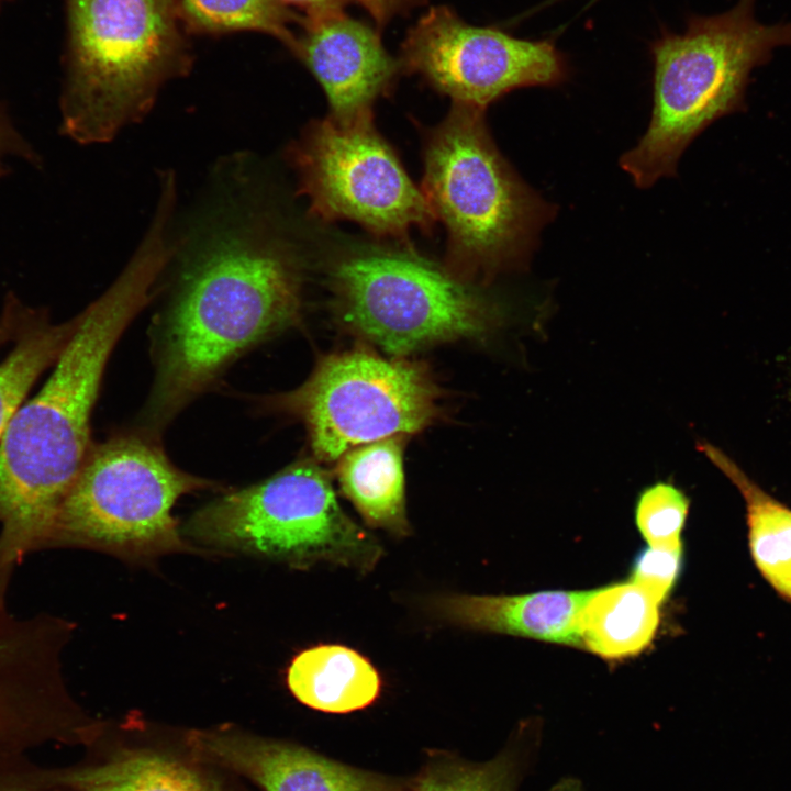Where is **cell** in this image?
<instances>
[{"label":"cell","instance_id":"6da1fadb","mask_svg":"<svg viewBox=\"0 0 791 791\" xmlns=\"http://www.w3.org/2000/svg\"><path fill=\"white\" fill-rule=\"evenodd\" d=\"M209 229L153 325L155 377L141 431L156 438L234 360L300 315L299 266L254 212Z\"/></svg>","mask_w":791,"mask_h":791},{"label":"cell","instance_id":"7a4b0ae2","mask_svg":"<svg viewBox=\"0 0 791 791\" xmlns=\"http://www.w3.org/2000/svg\"><path fill=\"white\" fill-rule=\"evenodd\" d=\"M168 261L159 241H142L115 281L77 316L53 372L7 427L0 441V581L44 546L90 450V417L110 355Z\"/></svg>","mask_w":791,"mask_h":791},{"label":"cell","instance_id":"3957f363","mask_svg":"<svg viewBox=\"0 0 791 791\" xmlns=\"http://www.w3.org/2000/svg\"><path fill=\"white\" fill-rule=\"evenodd\" d=\"M69 43L62 132L80 144L111 141L140 121L189 52L176 0H67Z\"/></svg>","mask_w":791,"mask_h":791},{"label":"cell","instance_id":"277c9868","mask_svg":"<svg viewBox=\"0 0 791 791\" xmlns=\"http://www.w3.org/2000/svg\"><path fill=\"white\" fill-rule=\"evenodd\" d=\"M754 2L738 0L724 13L692 18L684 32L666 33L651 43V119L620 159L636 187L646 189L673 176L690 142L743 105L750 71L775 48L791 45V24L760 23Z\"/></svg>","mask_w":791,"mask_h":791},{"label":"cell","instance_id":"5b68a950","mask_svg":"<svg viewBox=\"0 0 791 791\" xmlns=\"http://www.w3.org/2000/svg\"><path fill=\"white\" fill-rule=\"evenodd\" d=\"M422 191L447 229L452 263L471 276L526 264L555 214L499 153L483 110L463 104L430 135Z\"/></svg>","mask_w":791,"mask_h":791},{"label":"cell","instance_id":"8992f818","mask_svg":"<svg viewBox=\"0 0 791 791\" xmlns=\"http://www.w3.org/2000/svg\"><path fill=\"white\" fill-rule=\"evenodd\" d=\"M216 483L177 467L158 438L140 431L90 450L51 526L44 546L90 548L130 564L199 553L172 515L177 501Z\"/></svg>","mask_w":791,"mask_h":791},{"label":"cell","instance_id":"52a82bcc","mask_svg":"<svg viewBox=\"0 0 791 791\" xmlns=\"http://www.w3.org/2000/svg\"><path fill=\"white\" fill-rule=\"evenodd\" d=\"M181 533L204 554H243L297 569L325 562L367 573L383 556L379 541L342 509L326 472L308 460L223 493Z\"/></svg>","mask_w":791,"mask_h":791},{"label":"cell","instance_id":"ba28073f","mask_svg":"<svg viewBox=\"0 0 791 791\" xmlns=\"http://www.w3.org/2000/svg\"><path fill=\"white\" fill-rule=\"evenodd\" d=\"M331 287L344 324L396 357L435 343L484 336L501 320L488 299L409 252L347 255L334 265Z\"/></svg>","mask_w":791,"mask_h":791},{"label":"cell","instance_id":"9c48e42d","mask_svg":"<svg viewBox=\"0 0 791 791\" xmlns=\"http://www.w3.org/2000/svg\"><path fill=\"white\" fill-rule=\"evenodd\" d=\"M439 398L421 363L352 350L324 357L300 387L271 403L305 425L317 459L333 461L360 445L424 430L439 414Z\"/></svg>","mask_w":791,"mask_h":791},{"label":"cell","instance_id":"30bf717a","mask_svg":"<svg viewBox=\"0 0 791 791\" xmlns=\"http://www.w3.org/2000/svg\"><path fill=\"white\" fill-rule=\"evenodd\" d=\"M300 191L310 211L326 220H350L380 236L428 229L435 215L371 118L311 124L292 149Z\"/></svg>","mask_w":791,"mask_h":791},{"label":"cell","instance_id":"8fae6325","mask_svg":"<svg viewBox=\"0 0 791 791\" xmlns=\"http://www.w3.org/2000/svg\"><path fill=\"white\" fill-rule=\"evenodd\" d=\"M399 59L454 104L481 110L512 90L557 86L568 75L553 42L469 24L448 5L431 7L406 31Z\"/></svg>","mask_w":791,"mask_h":791},{"label":"cell","instance_id":"7c38bea8","mask_svg":"<svg viewBox=\"0 0 791 791\" xmlns=\"http://www.w3.org/2000/svg\"><path fill=\"white\" fill-rule=\"evenodd\" d=\"M185 745L197 762L234 772L263 791H404L406 786L303 746L229 726L188 731Z\"/></svg>","mask_w":791,"mask_h":791},{"label":"cell","instance_id":"4fadbf2b","mask_svg":"<svg viewBox=\"0 0 791 791\" xmlns=\"http://www.w3.org/2000/svg\"><path fill=\"white\" fill-rule=\"evenodd\" d=\"M292 51L323 88L332 118H371L375 101L386 96L403 70L383 46L380 30L344 12L303 19Z\"/></svg>","mask_w":791,"mask_h":791},{"label":"cell","instance_id":"5bb4252c","mask_svg":"<svg viewBox=\"0 0 791 791\" xmlns=\"http://www.w3.org/2000/svg\"><path fill=\"white\" fill-rule=\"evenodd\" d=\"M0 791H224L200 766L149 748L125 747L67 766L36 760L3 777Z\"/></svg>","mask_w":791,"mask_h":791},{"label":"cell","instance_id":"9a60e30c","mask_svg":"<svg viewBox=\"0 0 791 791\" xmlns=\"http://www.w3.org/2000/svg\"><path fill=\"white\" fill-rule=\"evenodd\" d=\"M593 590L516 595L445 593L430 601L439 620L463 628L581 647L580 619Z\"/></svg>","mask_w":791,"mask_h":791},{"label":"cell","instance_id":"2e32d148","mask_svg":"<svg viewBox=\"0 0 791 791\" xmlns=\"http://www.w3.org/2000/svg\"><path fill=\"white\" fill-rule=\"evenodd\" d=\"M286 682L300 703L334 714L371 705L382 688L371 661L338 644H319L298 653L287 669Z\"/></svg>","mask_w":791,"mask_h":791},{"label":"cell","instance_id":"e0dca14e","mask_svg":"<svg viewBox=\"0 0 791 791\" xmlns=\"http://www.w3.org/2000/svg\"><path fill=\"white\" fill-rule=\"evenodd\" d=\"M401 439L393 436L352 448L336 467L339 488L364 522L396 537L411 534Z\"/></svg>","mask_w":791,"mask_h":791},{"label":"cell","instance_id":"ac0fdd59","mask_svg":"<svg viewBox=\"0 0 791 791\" xmlns=\"http://www.w3.org/2000/svg\"><path fill=\"white\" fill-rule=\"evenodd\" d=\"M659 604L633 581L593 590L580 619L582 648L606 659L640 653L657 632Z\"/></svg>","mask_w":791,"mask_h":791},{"label":"cell","instance_id":"d6986e66","mask_svg":"<svg viewBox=\"0 0 791 791\" xmlns=\"http://www.w3.org/2000/svg\"><path fill=\"white\" fill-rule=\"evenodd\" d=\"M697 448L740 491L753 558L766 580L791 601V510L768 495L714 445L702 442Z\"/></svg>","mask_w":791,"mask_h":791},{"label":"cell","instance_id":"ffe728a7","mask_svg":"<svg viewBox=\"0 0 791 791\" xmlns=\"http://www.w3.org/2000/svg\"><path fill=\"white\" fill-rule=\"evenodd\" d=\"M179 4L183 21L194 31H256L274 36L291 52L298 42L292 26H301L304 18L278 0H181Z\"/></svg>","mask_w":791,"mask_h":791},{"label":"cell","instance_id":"44dd1931","mask_svg":"<svg viewBox=\"0 0 791 791\" xmlns=\"http://www.w3.org/2000/svg\"><path fill=\"white\" fill-rule=\"evenodd\" d=\"M76 326L77 316L63 324H36L0 363V441L32 385L56 361Z\"/></svg>","mask_w":791,"mask_h":791},{"label":"cell","instance_id":"7402d4cb","mask_svg":"<svg viewBox=\"0 0 791 791\" xmlns=\"http://www.w3.org/2000/svg\"><path fill=\"white\" fill-rule=\"evenodd\" d=\"M404 791H514V768L508 756L486 762L438 758L406 784Z\"/></svg>","mask_w":791,"mask_h":791},{"label":"cell","instance_id":"603a6c76","mask_svg":"<svg viewBox=\"0 0 791 791\" xmlns=\"http://www.w3.org/2000/svg\"><path fill=\"white\" fill-rule=\"evenodd\" d=\"M690 500L676 483L658 480L638 493L634 505L635 524L649 546H681Z\"/></svg>","mask_w":791,"mask_h":791},{"label":"cell","instance_id":"cb8c5ba5","mask_svg":"<svg viewBox=\"0 0 791 791\" xmlns=\"http://www.w3.org/2000/svg\"><path fill=\"white\" fill-rule=\"evenodd\" d=\"M683 568L682 545L673 548H643L634 557L631 581L642 587L659 603L665 601L677 584Z\"/></svg>","mask_w":791,"mask_h":791},{"label":"cell","instance_id":"d4e9b609","mask_svg":"<svg viewBox=\"0 0 791 791\" xmlns=\"http://www.w3.org/2000/svg\"><path fill=\"white\" fill-rule=\"evenodd\" d=\"M7 156H19L33 165L41 158L27 141L14 127L4 105L0 103V178L9 172Z\"/></svg>","mask_w":791,"mask_h":791},{"label":"cell","instance_id":"484cf974","mask_svg":"<svg viewBox=\"0 0 791 791\" xmlns=\"http://www.w3.org/2000/svg\"><path fill=\"white\" fill-rule=\"evenodd\" d=\"M360 4L379 30L397 16L408 15L412 10L423 7L428 0H352Z\"/></svg>","mask_w":791,"mask_h":791},{"label":"cell","instance_id":"4316f807","mask_svg":"<svg viewBox=\"0 0 791 791\" xmlns=\"http://www.w3.org/2000/svg\"><path fill=\"white\" fill-rule=\"evenodd\" d=\"M285 5H293L302 10L305 19L314 20L344 12L352 0H278Z\"/></svg>","mask_w":791,"mask_h":791},{"label":"cell","instance_id":"83f0119b","mask_svg":"<svg viewBox=\"0 0 791 791\" xmlns=\"http://www.w3.org/2000/svg\"><path fill=\"white\" fill-rule=\"evenodd\" d=\"M550 791H581L577 782L571 780L560 782Z\"/></svg>","mask_w":791,"mask_h":791},{"label":"cell","instance_id":"f1b7e54d","mask_svg":"<svg viewBox=\"0 0 791 791\" xmlns=\"http://www.w3.org/2000/svg\"><path fill=\"white\" fill-rule=\"evenodd\" d=\"M11 332V325L8 322H2L0 326V343L4 339L8 333Z\"/></svg>","mask_w":791,"mask_h":791},{"label":"cell","instance_id":"f546056e","mask_svg":"<svg viewBox=\"0 0 791 791\" xmlns=\"http://www.w3.org/2000/svg\"><path fill=\"white\" fill-rule=\"evenodd\" d=\"M556 1H561V0H549V1L546 3V5L549 4V3L556 2Z\"/></svg>","mask_w":791,"mask_h":791},{"label":"cell","instance_id":"4dcf8cb0","mask_svg":"<svg viewBox=\"0 0 791 791\" xmlns=\"http://www.w3.org/2000/svg\"><path fill=\"white\" fill-rule=\"evenodd\" d=\"M5 1H7V0H0V8H1V5L3 4V2H5Z\"/></svg>","mask_w":791,"mask_h":791}]
</instances>
